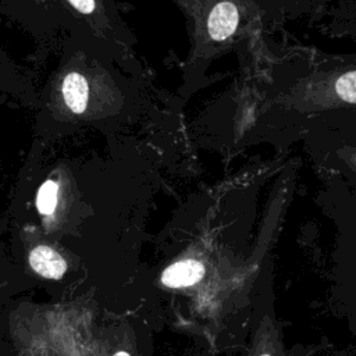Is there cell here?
<instances>
[{"instance_id": "obj_7", "label": "cell", "mask_w": 356, "mask_h": 356, "mask_svg": "<svg viewBox=\"0 0 356 356\" xmlns=\"http://www.w3.org/2000/svg\"><path fill=\"white\" fill-rule=\"evenodd\" d=\"M57 193H58V185L49 179L44 181L43 185L39 188L38 197H36V206L40 214L50 216L54 213L57 206Z\"/></svg>"}, {"instance_id": "obj_10", "label": "cell", "mask_w": 356, "mask_h": 356, "mask_svg": "<svg viewBox=\"0 0 356 356\" xmlns=\"http://www.w3.org/2000/svg\"><path fill=\"white\" fill-rule=\"evenodd\" d=\"M114 356H129V353H127V352H117Z\"/></svg>"}, {"instance_id": "obj_8", "label": "cell", "mask_w": 356, "mask_h": 356, "mask_svg": "<svg viewBox=\"0 0 356 356\" xmlns=\"http://www.w3.org/2000/svg\"><path fill=\"white\" fill-rule=\"evenodd\" d=\"M70 4L82 14H90L95 8V0H68Z\"/></svg>"}, {"instance_id": "obj_4", "label": "cell", "mask_w": 356, "mask_h": 356, "mask_svg": "<svg viewBox=\"0 0 356 356\" xmlns=\"http://www.w3.org/2000/svg\"><path fill=\"white\" fill-rule=\"evenodd\" d=\"M204 267L197 260H184L167 267L161 275V282L170 288L189 286L202 280Z\"/></svg>"}, {"instance_id": "obj_1", "label": "cell", "mask_w": 356, "mask_h": 356, "mask_svg": "<svg viewBox=\"0 0 356 356\" xmlns=\"http://www.w3.org/2000/svg\"><path fill=\"white\" fill-rule=\"evenodd\" d=\"M250 356H312L305 350L302 355L289 350L285 346L282 327L274 310V293L271 267L261 268V292L257 307V321L253 334Z\"/></svg>"}, {"instance_id": "obj_6", "label": "cell", "mask_w": 356, "mask_h": 356, "mask_svg": "<svg viewBox=\"0 0 356 356\" xmlns=\"http://www.w3.org/2000/svg\"><path fill=\"white\" fill-rule=\"evenodd\" d=\"M61 90L67 107L74 114H82L89 99V86L86 78L78 72H70L63 81Z\"/></svg>"}, {"instance_id": "obj_9", "label": "cell", "mask_w": 356, "mask_h": 356, "mask_svg": "<svg viewBox=\"0 0 356 356\" xmlns=\"http://www.w3.org/2000/svg\"><path fill=\"white\" fill-rule=\"evenodd\" d=\"M345 161L349 164V167L356 171V149H348L345 152Z\"/></svg>"}, {"instance_id": "obj_3", "label": "cell", "mask_w": 356, "mask_h": 356, "mask_svg": "<svg viewBox=\"0 0 356 356\" xmlns=\"http://www.w3.org/2000/svg\"><path fill=\"white\" fill-rule=\"evenodd\" d=\"M239 24V11L232 1L217 3L209 14L207 31L213 40L221 42L231 38Z\"/></svg>"}, {"instance_id": "obj_2", "label": "cell", "mask_w": 356, "mask_h": 356, "mask_svg": "<svg viewBox=\"0 0 356 356\" xmlns=\"http://www.w3.org/2000/svg\"><path fill=\"white\" fill-rule=\"evenodd\" d=\"M331 278L334 299L342 307L356 335V235H345L334 252Z\"/></svg>"}, {"instance_id": "obj_5", "label": "cell", "mask_w": 356, "mask_h": 356, "mask_svg": "<svg viewBox=\"0 0 356 356\" xmlns=\"http://www.w3.org/2000/svg\"><path fill=\"white\" fill-rule=\"evenodd\" d=\"M29 263L38 274L51 280L60 278L67 270L64 259L49 246H36L29 254Z\"/></svg>"}]
</instances>
